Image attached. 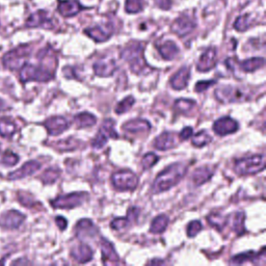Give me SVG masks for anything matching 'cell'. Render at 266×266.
<instances>
[{
  "mask_svg": "<svg viewBox=\"0 0 266 266\" xmlns=\"http://www.w3.org/2000/svg\"><path fill=\"white\" fill-rule=\"evenodd\" d=\"M186 172L187 167L182 162L174 163L164 169L154 181L153 192L159 193L171 189L183 179Z\"/></svg>",
  "mask_w": 266,
  "mask_h": 266,
  "instance_id": "6da1fadb",
  "label": "cell"
},
{
  "mask_svg": "<svg viewBox=\"0 0 266 266\" xmlns=\"http://www.w3.org/2000/svg\"><path fill=\"white\" fill-rule=\"evenodd\" d=\"M122 58L128 62L130 69L136 74L149 72V65L144 57V47L141 43H131L123 50Z\"/></svg>",
  "mask_w": 266,
  "mask_h": 266,
  "instance_id": "7a4b0ae2",
  "label": "cell"
},
{
  "mask_svg": "<svg viewBox=\"0 0 266 266\" xmlns=\"http://www.w3.org/2000/svg\"><path fill=\"white\" fill-rule=\"evenodd\" d=\"M265 169V156L264 155H255V156L241 158L235 161L234 171L240 176L255 175L262 172Z\"/></svg>",
  "mask_w": 266,
  "mask_h": 266,
  "instance_id": "3957f363",
  "label": "cell"
},
{
  "mask_svg": "<svg viewBox=\"0 0 266 266\" xmlns=\"http://www.w3.org/2000/svg\"><path fill=\"white\" fill-rule=\"evenodd\" d=\"M53 78V73L44 69L43 66H36L30 63H25L21 68L20 79L22 82L27 81H38V82H47Z\"/></svg>",
  "mask_w": 266,
  "mask_h": 266,
  "instance_id": "277c9868",
  "label": "cell"
},
{
  "mask_svg": "<svg viewBox=\"0 0 266 266\" xmlns=\"http://www.w3.org/2000/svg\"><path fill=\"white\" fill-rule=\"evenodd\" d=\"M30 51L31 50L28 45H23L8 52L4 56L5 66L10 70L21 69L26 63V59L30 55Z\"/></svg>",
  "mask_w": 266,
  "mask_h": 266,
  "instance_id": "5b68a950",
  "label": "cell"
},
{
  "mask_svg": "<svg viewBox=\"0 0 266 266\" xmlns=\"http://www.w3.org/2000/svg\"><path fill=\"white\" fill-rule=\"evenodd\" d=\"M112 181L118 190H135L139 184L138 176L129 170L115 173L112 177Z\"/></svg>",
  "mask_w": 266,
  "mask_h": 266,
  "instance_id": "8992f818",
  "label": "cell"
},
{
  "mask_svg": "<svg viewBox=\"0 0 266 266\" xmlns=\"http://www.w3.org/2000/svg\"><path fill=\"white\" fill-rule=\"evenodd\" d=\"M86 197L87 193L85 192H72L57 196L51 202V205L56 209H73L82 205Z\"/></svg>",
  "mask_w": 266,
  "mask_h": 266,
  "instance_id": "52a82bcc",
  "label": "cell"
},
{
  "mask_svg": "<svg viewBox=\"0 0 266 266\" xmlns=\"http://www.w3.org/2000/svg\"><path fill=\"white\" fill-rule=\"evenodd\" d=\"M215 97L219 102L236 103V102L245 101L247 99V94L239 87L232 86V85H225L217 88L215 91Z\"/></svg>",
  "mask_w": 266,
  "mask_h": 266,
  "instance_id": "ba28073f",
  "label": "cell"
},
{
  "mask_svg": "<svg viewBox=\"0 0 266 266\" xmlns=\"http://www.w3.org/2000/svg\"><path fill=\"white\" fill-rule=\"evenodd\" d=\"M118 138L119 136L115 129V122L112 119H107L102 123L98 135L92 142V146L95 149H101L106 145L108 139L116 140Z\"/></svg>",
  "mask_w": 266,
  "mask_h": 266,
  "instance_id": "9c48e42d",
  "label": "cell"
},
{
  "mask_svg": "<svg viewBox=\"0 0 266 266\" xmlns=\"http://www.w3.org/2000/svg\"><path fill=\"white\" fill-rule=\"evenodd\" d=\"M238 123L230 117H224L216 120L213 124V131L220 137H225L238 130Z\"/></svg>",
  "mask_w": 266,
  "mask_h": 266,
  "instance_id": "30bf717a",
  "label": "cell"
},
{
  "mask_svg": "<svg viewBox=\"0 0 266 266\" xmlns=\"http://www.w3.org/2000/svg\"><path fill=\"white\" fill-rule=\"evenodd\" d=\"M24 220V214H22L17 210H10L0 217V226L8 230H14L19 228Z\"/></svg>",
  "mask_w": 266,
  "mask_h": 266,
  "instance_id": "8fae6325",
  "label": "cell"
},
{
  "mask_svg": "<svg viewBox=\"0 0 266 266\" xmlns=\"http://www.w3.org/2000/svg\"><path fill=\"white\" fill-rule=\"evenodd\" d=\"M217 62V51L214 47L208 48L200 57L196 69L200 72H208L212 70Z\"/></svg>",
  "mask_w": 266,
  "mask_h": 266,
  "instance_id": "7c38bea8",
  "label": "cell"
},
{
  "mask_svg": "<svg viewBox=\"0 0 266 266\" xmlns=\"http://www.w3.org/2000/svg\"><path fill=\"white\" fill-rule=\"evenodd\" d=\"M195 27V22L187 15H182L177 19L172 26L173 31L179 37H184L190 34Z\"/></svg>",
  "mask_w": 266,
  "mask_h": 266,
  "instance_id": "4fadbf2b",
  "label": "cell"
},
{
  "mask_svg": "<svg viewBox=\"0 0 266 266\" xmlns=\"http://www.w3.org/2000/svg\"><path fill=\"white\" fill-rule=\"evenodd\" d=\"M26 26L30 28L35 27H43L46 29H50L53 27L52 20L49 18L47 12L39 11L32 14L26 21Z\"/></svg>",
  "mask_w": 266,
  "mask_h": 266,
  "instance_id": "5bb4252c",
  "label": "cell"
},
{
  "mask_svg": "<svg viewBox=\"0 0 266 266\" xmlns=\"http://www.w3.org/2000/svg\"><path fill=\"white\" fill-rule=\"evenodd\" d=\"M97 228L93 224V221L88 218L80 219L75 227V234L81 240L93 238L97 235Z\"/></svg>",
  "mask_w": 266,
  "mask_h": 266,
  "instance_id": "9a60e30c",
  "label": "cell"
},
{
  "mask_svg": "<svg viewBox=\"0 0 266 266\" xmlns=\"http://www.w3.org/2000/svg\"><path fill=\"white\" fill-rule=\"evenodd\" d=\"M50 136H58L69 128V123L62 117H52L44 123Z\"/></svg>",
  "mask_w": 266,
  "mask_h": 266,
  "instance_id": "2e32d148",
  "label": "cell"
},
{
  "mask_svg": "<svg viewBox=\"0 0 266 266\" xmlns=\"http://www.w3.org/2000/svg\"><path fill=\"white\" fill-rule=\"evenodd\" d=\"M117 70V64L114 59H99L94 63V72L101 77L112 76Z\"/></svg>",
  "mask_w": 266,
  "mask_h": 266,
  "instance_id": "e0dca14e",
  "label": "cell"
},
{
  "mask_svg": "<svg viewBox=\"0 0 266 266\" xmlns=\"http://www.w3.org/2000/svg\"><path fill=\"white\" fill-rule=\"evenodd\" d=\"M190 78V69L188 66H182L171 78V85L176 91H181L186 87Z\"/></svg>",
  "mask_w": 266,
  "mask_h": 266,
  "instance_id": "ac0fdd59",
  "label": "cell"
},
{
  "mask_svg": "<svg viewBox=\"0 0 266 266\" xmlns=\"http://www.w3.org/2000/svg\"><path fill=\"white\" fill-rule=\"evenodd\" d=\"M41 169L40 162L36 160H30L26 163L23 164V167H21L19 170L11 173L9 175V179L10 180H19L22 178H25V177L35 174Z\"/></svg>",
  "mask_w": 266,
  "mask_h": 266,
  "instance_id": "d6986e66",
  "label": "cell"
},
{
  "mask_svg": "<svg viewBox=\"0 0 266 266\" xmlns=\"http://www.w3.org/2000/svg\"><path fill=\"white\" fill-rule=\"evenodd\" d=\"M71 255L76 262L82 264V263L90 262L93 259L94 252L86 245V243H79L78 246H76L72 250Z\"/></svg>",
  "mask_w": 266,
  "mask_h": 266,
  "instance_id": "ffe728a7",
  "label": "cell"
},
{
  "mask_svg": "<svg viewBox=\"0 0 266 266\" xmlns=\"http://www.w3.org/2000/svg\"><path fill=\"white\" fill-rule=\"evenodd\" d=\"M57 10L63 17H73L83 10V7L77 0H62L59 2Z\"/></svg>",
  "mask_w": 266,
  "mask_h": 266,
  "instance_id": "44dd1931",
  "label": "cell"
},
{
  "mask_svg": "<svg viewBox=\"0 0 266 266\" xmlns=\"http://www.w3.org/2000/svg\"><path fill=\"white\" fill-rule=\"evenodd\" d=\"M215 172V169L212 167L204 165L201 168H197L193 174H192V182L195 186H201L205 184L207 181L211 179V177L213 176Z\"/></svg>",
  "mask_w": 266,
  "mask_h": 266,
  "instance_id": "7402d4cb",
  "label": "cell"
},
{
  "mask_svg": "<svg viewBox=\"0 0 266 266\" xmlns=\"http://www.w3.org/2000/svg\"><path fill=\"white\" fill-rule=\"evenodd\" d=\"M229 225L231 229L237 234L242 235L246 232L245 228V213L243 212H235L230 216H227L226 226Z\"/></svg>",
  "mask_w": 266,
  "mask_h": 266,
  "instance_id": "603a6c76",
  "label": "cell"
},
{
  "mask_svg": "<svg viewBox=\"0 0 266 266\" xmlns=\"http://www.w3.org/2000/svg\"><path fill=\"white\" fill-rule=\"evenodd\" d=\"M153 146L160 151L173 149L176 147V137L172 132H163L154 140Z\"/></svg>",
  "mask_w": 266,
  "mask_h": 266,
  "instance_id": "cb8c5ba5",
  "label": "cell"
},
{
  "mask_svg": "<svg viewBox=\"0 0 266 266\" xmlns=\"http://www.w3.org/2000/svg\"><path fill=\"white\" fill-rule=\"evenodd\" d=\"M123 129L130 133H147L151 130V124L147 120L136 119L125 123Z\"/></svg>",
  "mask_w": 266,
  "mask_h": 266,
  "instance_id": "d4e9b609",
  "label": "cell"
},
{
  "mask_svg": "<svg viewBox=\"0 0 266 266\" xmlns=\"http://www.w3.org/2000/svg\"><path fill=\"white\" fill-rule=\"evenodd\" d=\"M100 247L102 252V258L104 261H109L117 263L119 262V255L117 254L114 246L105 238H101L100 240Z\"/></svg>",
  "mask_w": 266,
  "mask_h": 266,
  "instance_id": "484cf974",
  "label": "cell"
},
{
  "mask_svg": "<svg viewBox=\"0 0 266 266\" xmlns=\"http://www.w3.org/2000/svg\"><path fill=\"white\" fill-rule=\"evenodd\" d=\"M85 34L92 38L97 43H103L107 41L113 35V31L109 30L108 28H104L102 26H96L92 28H87L85 30Z\"/></svg>",
  "mask_w": 266,
  "mask_h": 266,
  "instance_id": "4316f807",
  "label": "cell"
},
{
  "mask_svg": "<svg viewBox=\"0 0 266 266\" xmlns=\"http://www.w3.org/2000/svg\"><path fill=\"white\" fill-rule=\"evenodd\" d=\"M259 259H265V249L263 248L261 250L260 253H255V252H246V253H242V254H238L236 256H234L231 259V263L234 264H242V263H246L249 261H256Z\"/></svg>",
  "mask_w": 266,
  "mask_h": 266,
  "instance_id": "83f0119b",
  "label": "cell"
},
{
  "mask_svg": "<svg viewBox=\"0 0 266 266\" xmlns=\"http://www.w3.org/2000/svg\"><path fill=\"white\" fill-rule=\"evenodd\" d=\"M158 52L167 60H173L179 53V48L172 41H167L158 47Z\"/></svg>",
  "mask_w": 266,
  "mask_h": 266,
  "instance_id": "f1b7e54d",
  "label": "cell"
},
{
  "mask_svg": "<svg viewBox=\"0 0 266 266\" xmlns=\"http://www.w3.org/2000/svg\"><path fill=\"white\" fill-rule=\"evenodd\" d=\"M265 61H264V58L262 57H253V58H249V59H246L240 62V69L243 71V72H255L256 70L262 68V66L264 65Z\"/></svg>",
  "mask_w": 266,
  "mask_h": 266,
  "instance_id": "f546056e",
  "label": "cell"
},
{
  "mask_svg": "<svg viewBox=\"0 0 266 266\" xmlns=\"http://www.w3.org/2000/svg\"><path fill=\"white\" fill-rule=\"evenodd\" d=\"M74 122L78 128H88L97 123V119L90 113H81L74 117Z\"/></svg>",
  "mask_w": 266,
  "mask_h": 266,
  "instance_id": "4dcf8cb0",
  "label": "cell"
},
{
  "mask_svg": "<svg viewBox=\"0 0 266 266\" xmlns=\"http://www.w3.org/2000/svg\"><path fill=\"white\" fill-rule=\"evenodd\" d=\"M169 224V217L164 214L158 215L157 217H155L151 224L150 232L153 234H160L163 233L168 227Z\"/></svg>",
  "mask_w": 266,
  "mask_h": 266,
  "instance_id": "1f68e13d",
  "label": "cell"
},
{
  "mask_svg": "<svg viewBox=\"0 0 266 266\" xmlns=\"http://www.w3.org/2000/svg\"><path fill=\"white\" fill-rule=\"evenodd\" d=\"M191 138H192L191 143L196 148H203L212 141V138L208 135V133L205 130L198 131L196 135H192Z\"/></svg>",
  "mask_w": 266,
  "mask_h": 266,
  "instance_id": "d6a6232c",
  "label": "cell"
},
{
  "mask_svg": "<svg viewBox=\"0 0 266 266\" xmlns=\"http://www.w3.org/2000/svg\"><path fill=\"white\" fill-rule=\"evenodd\" d=\"M16 131V125L10 119L0 120V136L4 138H11Z\"/></svg>",
  "mask_w": 266,
  "mask_h": 266,
  "instance_id": "836d02e7",
  "label": "cell"
},
{
  "mask_svg": "<svg viewBox=\"0 0 266 266\" xmlns=\"http://www.w3.org/2000/svg\"><path fill=\"white\" fill-rule=\"evenodd\" d=\"M226 219L227 217H224L223 215H220L217 212L211 213L208 217L207 220L208 223L218 231H223V229L226 227Z\"/></svg>",
  "mask_w": 266,
  "mask_h": 266,
  "instance_id": "e575fe53",
  "label": "cell"
},
{
  "mask_svg": "<svg viewBox=\"0 0 266 266\" xmlns=\"http://www.w3.org/2000/svg\"><path fill=\"white\" fill-rule=\"evenodd\" d=\"M195 102L188 99H178L175 102V110L181 114H188L190 110L194 107Z\"/></svg>",
  "mask_w": 266,
  "mask_h": 266,
  "instance_id": "d590c367",
  "label": "cell"
},
{
  "mask_svg": "<svg viewBox=\"0 0 266 266\" xmlns=\"http://www.w3.org/2000/svg\"><path fill=\"white\" fill-rule=\"evenodd\" d=\"M78 147H79V141H77L73 138L58 141L55 144V148L58 149L59 151H73V150L77 149Z\"/></svg>",
  "mask_w": 266,
  "mask_h": 266,
  "instance_id": "8d00e7d4",
  "label": "cell"
},
{
  "mask_svg": "<svg viewBox=\"0 0 266 266\" xmlns=\"http://www.w3.org/2000/svg\"><path fill=\"white\" fill-rule=\"evenodd\" d=\"M60 176V171L58 169H48L43 173L41 179L45 184L54 183Z\"/></svg>",
  "mask_w": 266,
  "mask_h": 266,
  "instance_id": "74e56055",
  "label": "cell"
},
{
  "mask_svg": "<svg viewBox=\"0 0 266 266\" xmlns=\"http://www.w3.org/2000/svg\"><path fill=\"white\" fill-rule=\"evenodd\" d=\"M136 103V99L133 98L132 96H128L125 99H123L116 107V113L118 115H122L124 113H127L128 110L131 109V107L135 105Z\"/></svg>",
  "mask_w": 266,
  "mask_h": 266,
  "instance_id": "f35d334b",
  "label": "cell"
},
{
  "mask_svg": "<svg viewBox=\"0 0 266 266\" xmlns=\"http://www.w3.org/2000/svg\"><path fill=\"white\" fill-rule=\"evenodd\" d=\"M144 9V0H126L125 10L129 14H138Z\"/></svg>",
  "mask_w": 266,
  "mask_h": 266,
  "instance_id": "ab89813d",
  "label": "cell"
},
{
  "mask_svg": "<svg viewBox=\"0 0 266 266\" xmlns=\"http://www.w3.org/2000/svg\"><path fill=\"white\" fill-rule=\"evenodd\" d=\"M251 26V18L250 15H243L237 18L234 23V27L238 31H246Z\"/></svg>",
  "mask_w": 266,
  "mask_h": 266,
  "instance_id": "60d3db41",
  "label": "cell"
},
{
  "mask_svg": "<svg viewBox=\"0 0 266 266\" xmlns=\"http://www.w3.org/2000/svg\"><path fill=\"white\" fill-rule=\"evenodd\" d=\"M159 160V157L154 153H147L142 159V167L144 170H149L153 165L156 164Z\"/></svg>",
  "mask_w": 266,
  "mask_h": 266,
  "instance_id": "b9f144b4",
  "label": "cell"
},
{
  "mask_svg": "<svg viewBox=\"0 0 266 266\" xmlns=\"http://www.w3.org/2000/svg\"><path fill=\"white\" fill-rule=\"evenodd\" d=\"M132 223L129 220V218L127 216L126 217H118V218H115L112 221V223H110V227H112V229H114V230L121 231V230L126 229Z\"/></svg>",
  "mask_w": 266,
  "mask_h": 266,
  "instance_id": "7bdbcfd3",
  "label": "cell"
},
{
  "mask_svg": "<svg viewBox=\"0 0 266 266\" xmlns=\"http://www.w3.org/2000/svg\"><path fill=\"white\" fill-rule=\"evenodd\" d=\"M202 229H203V226L201 224V221L192 220L187 226V235L188 237H194L202 231Z\"/></svg>",
  "mask_w": 266,
  "mask_h": 266,
  "instance_id": "ee69618b",
  "label": "cell"
},
{
  "mask_svg": "<svg viewBox=\"0 0 266 266\" xmlns=\"http://www.w3.org/2000/svg\"><path fill=\"white\" fill-rule=\"evenodd\" d=\"M3 163H5L6 165H10V167H13L15 164L18 163L19 161V156L17 154L13 153V152H7L5 155H4V157H3Z\"/></svg>",
  "mask_w": 266,
  "mask_h": 266,
  "instance_id": "f6af8a7d",
  "label": "cell"
},
{
  "mask_svg": "<svg viewBox=\"0 0 266 266\" xmlns=\"http://www.w3.org/2000/svg\"><path fill=\"white\" fill-rule=\"evenodd\" d=\"M215 83V80H205V81H198L195 86H194V90L196 93H203L210 86H212Z\"/></svg>",
  "mask_w": 266,
  "mask_h": 266,
  "instance_id": "bcb514c9",
  "label": "cell"
},
{
  "mask_svg": "<svg viewBox=\"0 0 266 266\" xmlns=\"http://www.w3.org/2000/svg\"><path fill=\"white\" fill-rule=\"evenodd\" d=\"M192 128L191 127H185L184 129H182V131L180 132V135H179V138L181 141H187L189 140L191 137H192Z\"/></svg>",
  "mask_w": 266,
  "mask_h": 266,
  "instance_id": "7dc6e473",
  "label": "cell"
},
{
  "mask_svg": "<svg viewBox=\"0 0 266 266\" xmlns=\"http://www.w3.org/2000/svg\"><path fill=\"white\" fill-rule=\"evenodd\" d=\"M55 221H56V225L58 226V228H59L61 231L65 230L66 225H68V221H66L65 218H63L62 216H57V217L55 218Z\"/></svg>",
  "mask_w": 266,
  "mask_h": 266,
  "instance_id": "c3c4849f",
  "label": "cell"
},
{
  "mask_svg": "<svg viewBox=\"0 0 266 266\" xmlns=\"http://www.w3.org/2000/svg\"><path fill=\"white\" fill-rule=\"evenodd\" d=\"M155 3L162 10H169L171 8V0H155Z\"/></svg>",
  "mask_w": 266,
  "mask_h": 266,
  "instance_id": "681fc988",
  "label": "cell"
},
{
  "mask_svg": "<svg viewBox=\"0 0 266 266\" xmlns=\"http://www.w3.org/2000/svg\"><path fill=\"white\" fill-rule=\"evenodd\" d=\"M5 109V102L0 99V112H2V110Z\"/></svg>",
  "mask_w": 266,
  "mask_h": 266,
  "instance_id": "f907efd6",
  "label": "cell"
}]
</instances>
